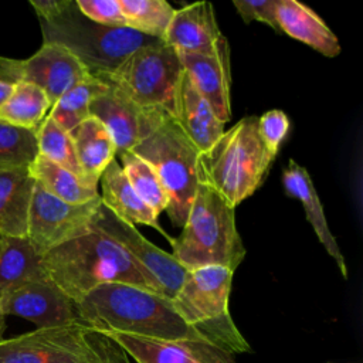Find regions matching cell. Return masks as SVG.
Returning a JSON list of instances; mask_svg holds the SVG:
<instances>
[{"label": "cell", "mask_w": 363, "mask_h": 363, "mask_svg": "<svg viewBox=\"0 0 363 363\" xmlns=\"http://www.w3.org/2000/svg\"><path fill=\"white\" fill-rule=\"evenodd\" d=\"M75 311L78 322L92 332L207 342L177 315L172 301L128 284L109 282L94 288L75 302Z\"/></svg>", "instance_id": "1"}, {"label": "cell", "mask_w": 363, "mask_h": 363, "mask_svg": "<svg viewBox=\"0 0 363 363\" xmlns=\"http://www.w3.org/2000/svg\"><path fill=\"white\" fill-rule=\"evenodd\" d=\"M43 267L48 278L74 303L94 288L109 282L150 291L123 247L96 227L45 252Z\"/></svg>", "instance_id": "2"}, {"label": "cell", "mask_w": 363, "mask_h": 363, "mask_svg": "<svg viewBox=\"0 0 363 363\" xmlns=\"http://www.w3.org/2000/svg\"><path fill=\"white\" fill-rule=\"evenodd\" d=\"M275 157L258 133V116H245L200 152L197 180L235 208L262 186Z\"/></svg>", "instance_id": "3"}, {"label": "cell", "mask_w": 363, "mask_h": 363, "mask_svg": "<svg viewBox=\"0 0 363 363\" xmlns=\"http://www.w3.org/2000/svg\"><path fill=\"white\" fill-rule=\"evenodd\" d=\"M234 210L216 190L199 183L182 234L167 240L173 258L186 271L223 267L234 272L245 257Z\"/></svg>", "instance_id": "4"}, {"label": "cell", "mask_w": 363, "mask_h": 363, "mask_svg": "<svg viewBox=\"0 0 363 363\" xmlns=\"http://www.w3.org/2000/svg\"><path fill=\"white\" fill-rule=\"evenodd\" d=\"M43 43H55L77 55L91 74L112 72L135 50L155 44L157 38L129 27H106L81 14L75 1L64 0L50 18L40 20Z\"/></svg>", "instance_id": "5"}, {"label": "cell", "mask_w": 363, "mask_h": 363, "mask_svg": "<svg viewBox=\"0 0 363 363\" xmlns=\"http://www.w3.org/2000/svg\"><path fill=\"white\" fill-rule=\"evenodd\" d=\"M233 271L223 267H204L187 271L172 299L177 315L196 329L208 343L228 352H250V345L235 326L230 309Z\"/></svg>", "instance_id": "6"}, {"label": "cell", "mask_w": 363, "mask_h": 363, "mask_svg": "<svg viewBox=\"0 0 363 363\" xmlns=\"http://www.w3.org/2000/svg\"><path fill=\"white\" fill-rule=\"evenodd\" d=\"M130 152L153 167L169 197L167 216L183 227L199 184V149L169 116Z\"/></svg>", "instance_id": "7"}, {"label": "cell", "mask_w": 363, "mask_h": 363, "mask_svg": "<svg viewBox=\"0 0 363 363\" xmlns=\"http://www.w3.org/2000/svg\"><path fill=\"white\" fill-rule=\"evenodd\" d=\"M183 72L177 51L163 41L135 50L112 72L92 74L121 89L143 108H162L170 113L173 94Z\"/></svg>", "instance_id": "8"}, {"label": "cell", "mask_w": 363, "mask_h": 363, "mask_svg": "<svg viewBox=\"0 0 363 363\" xmlns=\"http://www.w3.org/2000/svg\"><path fill=\"white\" fill-rule=\"evenodd\" d=\"M88 333L75 322L1 339L0 363H101Z\"/></svg>", "instance_id": "9"}, {"label": "cell", "mask_w": 363, "mask_h": 363, "mask_svg": "<svg viewBox=\"0 0 363 363\" xmlns=\"http://www.w3.org/2000/svg\"><path fill=\"white\" fill-rule=\"evenodd\" d=\"M94 227L99 228L123 247L152 292L169 301L174 298L187 271L172 254H167L152 244L133 224L118 218L104 204H101L96 211Z\"/></svg>", "instance_id": "10"}, {"label": "cell", "mask_w": 363, "mask_h": 363, "mask_svg": "<svg viewBox=\"0 0 363 363\" xmlns=\"http://www.w3.org/2000/svg\"><path fill=\"white\" fill-rule=\"evenodd\" d=\"M101 204V197L81 204L65 203L35 183L28 211L27 238L44 255L64 242L91 233Z\"/></svg>", "instance_id": "11"}, {"label": "cell", "mask_w": 363, "mask_h": 363, "mask_svg": "<svg viewBox=\"0 0 363 363\" xmlns=\"http://www.w3.org/2000/svg\"><path fill=\"white\" fill-rule=\"evenodd\" d=\"M92 74L68 48L55 43L43 45L28 58L18 60L0 55V81L28 82L41 88L51 106L72 86Z\"/></svg>", "instance_id": "12"}, {"label": "cell", "mask_w": 363, "mask_h": 363, "mask_svg": "<svg viewBox=\"0 0 363 363\" xmlns=\"http://www.w3.org/2000/svg\"><path fill=\"white\" fill-rule=\"evenodd\" d=\"M89 115L108 129L118 155L132 150L170 116L162 108H143L135 104L121 89L109 84L102 94L92 99Z\"/></svg>", "instance_id": "13"}, {"label": "cell", "mask_w": 363, "mask_h": 363, "mask_svg": "<svg viewBox=\"0 0 363 363\" xmlns=\"http://www.w3.org/2000/svg\"><path fill=\"white\" fill-rule=\"evenodd\" d=\"M3 313L20 316L37 325L52 328L78 322L75 303L50 279L21 284L0 296Z\"/></svg>", "instance_id": "14"}, {"label": "cell", "mask_w": 363, "mask_h": 363, "mask_svg": "<svg viewBox=\"0 0 363 363\" xmlns=\"http://www.w3.org/2000/svg\"><path fill=\"white\" fill-rule=\"evenodd\" d=\"M180 64L196 91L210 105L221 123L231 118V69L228 40L221 35L211 54H189L177 51Z\"/></svg>", "instance_id": "15"}, {"label": "cell", "mask_w": 363, "mask_h": 363, "mask_svg": "<svg viewBox=\"0 0 363 363\" xmlns=\"http://www.w3.org/2000/svg\"><path fill=\"white\" fill-rule=\"evenodd\" d=\"M136 363H234L233 354L194 340H162L125 333H104Z\"/></svg>", "instance_id": "16"}, {"label": "cell", "mask_w": 363, "mask_h": 363, "mask_svg": "<svg viewBox=\"0 0 363 363\" xmlns=\"http://www.w3.org/2000/svg\"><path fill=\"white\" fill-rule=\"evenodd\" d=\"M170 116L199 152L207 150L224 132V123L216 118L184 69L173 94Z\"/></svg>", "instance_id": "17"}, {"label": "cell", "mask_w": 363, "mask_h": 363, "mask_svg": "<svg viewBox=\"0 0 363 363\" xmlns=\"http://www.w3.org/2000/svg\"><path fill=\"white\" fill-rule=\"evenodd\" d=\"M221 35L213 4L197 1L174 11L163 43L180 52L211 54Z\"/></svg>", "instance_id": "18"}, {"label": "cell", "mask_w": 363, "mask_h": 363, "mask_svg": "<svg viewBox=\"0 0 363 363\" xmlns=\"http://www.w3.org/2000/svg\"><path fill=\"white\" fill-rule=\"evenodd\" d=\"M282 183L286 190V194L302 203L306 220L311 223L318 240L325 247L326 252L335 259L343 278H347V267L345 257L329 228L320 199L313 186L309 172L291 159L282 173Z\"/></svg>", "instance_id": "19"}, {"label": "cell", "mask_w": 363, "mask_h": 363, "mask_svg": "<svg viewBox=\"0 0 363 363\" xmlns=\"http://www.w3.org/2000/svg\"><path fill=\"white\" fill-rule=\"evenodd\" d=\"M277 20L281 33L302 41L325 57H337L340 43L326 23L308 6L296 0H278Z\"/></svg>", "instance_id": "20"}, {"label": "cell", "mask_w": 363, "mask_h": 363, "mask_svg": "<svg viewBox=\"0 0 363 363\" xmlns=\"http://www.w3.org/2000/svg\"><path fill=\"white\" fill-rule=\"evenodd\" d=\"M34 179L28 167H0V237H26Z\"/></svg>", "instance_id": "21"}, {"label": "cell", "mask_w": 363, "mask_h": 363, "mask_svg": "<svg viewBox=\"0 0 363 363\" xmlns=\"http://www.w3.org/2000/svg\"><path fill=\"white\" fill-rule=\"evenodd\" d=\"M99 182L102 186V194H99L101 201L118 218L133 225H150L159 230L167 240L170 238V235H167L157 223V216L153 213V210L135 193L116 159L106 166Z\"/></svg>", "instance_id": "22"}, {"label": "cell", "mask_w": 363, "mask_h": 363, "mask_svg": "<svg viewBox=\"0 0 363 363\" xmlns=\"http://www.w3.org/2000/svg\"><path fill=\"white\" fill-rule=\"evenodd\" d=\"M78 164L85 184L96 189L102 172L115 159L116 146L108 129L94 116L82 121L71 132Z\"/></svg>", "instance_id": "23"}, {"label": "cell", "mask_w": 363, "mask_h": 363, "mask_svg": "<svg viewBox=\"0 0 363 363\" xmlns=\"http://www.w3.org/2000/svg\"><path fill=\"white\" fill-rule=\"evenodd\" d=\"M43 255L26 237H0V296L28 281L44 279Z\"/></svg>", "instance_id": "24"}, {"label": "cell", "mask_w": 363, "mask_h": 363, "mask_svg": "<svg viewBox=\"0 0 363 363\" xmlns=\"http://www.w3.org/2000/svg\"><path fill=\"white\" fill-rule=\"evenodd\" d=\"M28 172L41 189L65 203L81 204L99 197L96 189L86 186L78 176L40 155L28 166Z\"/></svg>", "instance_id": "25"}, {"label": "cell", "mask_w": 363, "mask_h": 363, "mask_svg": "<svg viewBox=\"0 0 363 363\" xmlns=\"http://www.w3.org/2000/svg\"><path fill=\"white\" fill-rule=\"evenodd\" d=\"M50 109L51 102L41 88L34 84L18 82L9 99L0 106V119L13 126L37 132Z\"/></svg>", "instance_id": "26"}, {"label": "cell", "mask_w": 363, "mask_h": 363, "mask_svg": "<svg viewBox=\"0 0 363 363\" xmlns=\"http://www.w3.org/2000/svg\"><path fill=\"white\" fill-rule=\"evenodd\" d=\"M106 89V84L91 75L85 81L68 89L50 109L48 116L62 129L71 132L82 121L88 119L89 106L95 96Z\"/></svg>", "instance_id": "27"}, {"label": "cell", "mask_w": 363, "mask_h": 363, "mask_svg": "<svg viewBox=\"0 0 363 363\" xmlns=\"http://www.w3.org/2000/svg\"><path fill=\"white\" fill-rule=\"evenodd\" d=\"M118 156L119 164L135 193L159 217L167 208L169 197L153 167L130 150L122 152Z\"/></svg>", "instance_id": "28"}, {"label": "cell", "mask_w": 363, "mask_h": 363, "mask_svg": "<svg viewBox=\"0 0 363 363\" xmlns=\"http://www.w3.org/2000/svg\"><path fill=\"white\" fill-rule=\"evenodd\" d=\"M126 26L163 41L174 9L164 0H119Z\"/></svg>", "instance_id": "29"}, {"label": "cell", "mask_w": 363, "mask_h": 363, "mask_svg": "<svg viewBox=\"0 0 363 363\" xmlns=\"http://www.w3.org/2000/svg\"><path fill=\"white\" fill-rule=\"evenodd\" d=\"M35 136H37V149L40 156L69 170L84 182L82 172L77 160L75 147H74V142L69 132L62 129L55 121H52L47 115L45 119L38 126Z\"/></svg>", "instance_id": "30"}, {"label": "cell", "mask_w": 363, "mask_h": 363, "mask_svg": "<svg viewBox=\"0 0 363 363\" xmlns=\"http://www.w3.org/2000/svg\"><path fill=\"white\" fill-rule=\"evenodd\" d=\"M38 155L34 130L0 119V167H28Z\"/></svg>", "instance_id": "31"}, {"label": "cell", "mask_w": 363, "mask_h": 363, "mask_svg": "<svg viewBox=\"0 0 363 363\" xmlns=\"http://www.w3.org/2000/svg\"><path fill=\"white\" fill-rule=\"evenodd\" d=\"M291 128L289 118L281 109H271L258 116V133L267 149L277 156Z\"/></svg>", "instance_id": "32"}, {"label": "cell", "mask_w": 363, "mask_h": 363, "mask_svg": "<svg viewBox=\"0 0 363 363\" xmlns=\"http://www.w3.org/2000/svg\"><path fill=\"white\" fill-rule=\"evenodd\" d=\"M78 10L88 20L106 27H128L119 0H77Z\"/></svg>", "instance_id": "33"}, {"label": "cell", "mask_w": 363, "mask_h": 363, "mask_svg": "<svg viewBox=\"0 0 363 363\" xmlns=\"http://www.w3.org/2000/svg\"><path fill=\"white\" fill-rule=\"evenodd\" d=\"M277 3L278 0H234L233 4L237 9L244 23L261 21L281 33L277 20Z\"/></svg>", "instance_id": "34"}, {"label": "cell", "mask_w": 363, "mask_h": 363, "mask_svg": "<svg viewBox=\"0 0 363 363\" xmlns=\"http://www.w3.org/2000/svg\"><path fill=\"white\" fill-rule=\"evenodd\" d=\"M88 336L98 354L101 356V363H130L129 356L106 335L89 330Z\"/></svg>", "instance_id": "35"}, {"label": "cell", "mask_w": 363, "mask_h": 363, "mask_svg": "<svg viewBox=\"0 0 363 363\" xmlns=\"http://www.w3.org/2000/svg\"><path fill=\"white\" fill-rule=\"evenodd\" d=\"M13 89H14V84L0 81V106L9 99V96L13 92Z\"/></svg>", "instance_id": "36"}, {"label": "cell", "mask_w": 363, "mask_h": 363, "mask_svg": "<svg viewBox=\"0 0 363 363\" xmlns=\"http://www.w3.org/2000/svg\"><path fill=\"white\" fill-rule=\"evenodd\" d=\"M4 329H6V315L3 313V311H1V306H0V340L3 339V333H4Z\"/></svg>", "instance_id": "37"}]
</instances>
